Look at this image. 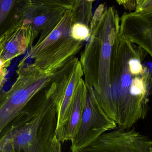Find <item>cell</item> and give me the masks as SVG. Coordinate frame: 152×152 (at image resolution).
<instances>
[{
	"label": "cell",
	"mask_w": 152,
	"mask_h": 152,
	"mask_svg": "<svg viewBox=\"0 0 152 152\" xmlns=\"http://www.w3.org/2000/svg\"><path fill=\"white\" fill-rule=\"evenodd\" d=\"M146 54L142 48L120 35L113 45L110 85L114 121L117 127L131 129L148 114L151 92L152 64L144 63Z\"/></svg>",
	"instance_id": "1"
},
{
	"label": "cell",
	"mask_w": 152,
	"mask_h": 152,
	"mask_svg": "<svg viewBox=\"0 0 152 152\" xmlns=\"http://www.w3.org/2000/svg\"><path fill=\"white\" fill-rule=\"evenodd\" d=\"M4 37L3 34H2L0 35V57L4 50Z\"/></svg>",
	"instance_id": "18"
},
{
	"label": "cell",
	"mask_w": 152,
	"mask_h": 152,
	"mask_svg": "<svg viewBox=\"0 0 152 152\" xmlns=\"http://www.w3.org/2000/svg\"><path fill=\"white\" fill-rule=\"evenodd\" d=\"M120 35L152 56V9L125 12L120 18Z\"/></svg>",
	"instance_id": "8"
},
{
	"label": "cell",
	"mask_w": 152,
	"mask_h": 152,
	"mask_svg": "<svg viewBox=\"0 0 152 152\" xmlns=\"http://www.w3.org/2000/svg\"><path fill=\"white\" fill-rule=\"evenodd\" d=\"M87 88L83 78L79 81L72 98L68 118L56 129L55 136L61 143L72 140L79 128L86 98Z\"/></svg>",
	"instance_id": "11"
},
{
	"label": "cell",
	"mask_w": 152,
	"mask_h": 152,
	"mask_svg": "<svg viewBox=\"0 0 152 152\" xmlns=\"http://www.w3.org/2000/svg\"><path fill=\"white\" fill-rule=\"evenodd\" d=\"M83 77V72L79 61L72 70L69 80L62 93L57 106L56 129L64 125L68 118L72 98L79 81Z\"/></svg>",
	"instance_id": "12"
},
{
	"label": "cell",
	"mask_w": 152,
	"mask_h": 152,
	"mask_svg": "<svg viewBox=\"0 0 152 152\" xmlns=\"http://www.w3.org/2000/svg\"><path fill=\"white\" fill-rule=\"evenodd\" d=\"M136 2V8L139 7L145 1H147V0H135Z\"/></svg>",
	"instance_id": "20"
},
{
	"label": "cell",
	"mask_w": 152,
	"mask_h": 152,
	"mask_svg": "<svg viewBox=\"0 0 152 152\" xmlns=\"http://www.w3.org/2000/svg\"><path fill=\"white\" fill-rule=\"evenodd\" d=\"M2 34L4 36L5 42L0 60L7 68L10 66L12 60L24 54L33 46L35 40L39 35L34 29L30 21L25 19L12 22Z\"/></svg>",
	"instance_id": "9"
},
{
	"label": "cell",
	"mask_w": 152,
	"mask_h": 152,
	"mask_svg": "<svg viewBox=\"0 0 152 152\" xmlns=\"http://www.w3.org/2000/svg\"><path fill=\"white\" fill-rule=\"evenodd\" d=\"M68 10L51 0H16L10 16L14 21H30L41 39L54 28Z\"/></svg>",
	"instance_id": "6"
},
{
	"label": "cell",
	"mask_w": 152,
	"mask_h": 152,
	"mask_svg": "<svg viewBox=\"0 0 152 152\" xmlns=\"http://www.w3.org/2000/svg\"><path fill=\"white\" fill-rule=\"evenodd\" d=\"M54 85L27 107L13 121L0 141V152H50L55 136L57 107L53 98Z\"/></svg>",
	"instance_id": "2"
},
{
	"label": "cell",
	"mask_w": 152,
	"mask_h": 152,
	"mask_svg": "<svg viewBox=\"0 0 152 152\" xmlns=\"http://www.w3.org/2000/svg\"><path fill=\"white\" fill-rule=\"evenodd\" d=\"M116 1L120 5H125L130 2L131 0H116Z\"/></svg>",
	"instance_id": "19"
},
{
	"label": "cell",
	"mask_w": 152,
	"mask_h": 152,
	"mask_svg": "<svg viewBox=\"0 0 152 152\" xmlns=\"http://www.w3.org/2000/svg\"><path fill=\"white\" fill-rule=\"evenodd\" d=\"M50 152H62L61 143L54 137L52 142Z\"/></svg>",
	"instance_id": "16"
},
{
	"label": "cell",
	"mask_w": 152,
	"mask_h": 152,
	"mask_svg": "<svg viewBox=\"0 0 152 152\" xmlns=\"http://www.w3.org/2000/svg\"><path fill=\"white\" fill-rule=\"evenodd\" d=\"M16 0H0V35L2 29Z\"/></svg>",
	"instance_id": "14"
},
{
	"label": "cell",
	"mask_w": 152,
	"mask_h": 152,
	"mask_svg": "<svg viewBox=\"0 0 152 152\" xmlns=\"http://www.w3.org/2000/svg\"><path fill=\"white\" fill-rule=\"evenodd\" d=\"M120 18L113 7L96 9L90 24L101 42L97 84L93 90L100 105L109 118L114 121V113L110 85V66L112 47L120 35Z\"/></svg>",
	"instance_id": "4"
},
{
	"label": "cell",
	"mask_w": 152,
	"mask_h": 152,
	"mask_svg": "<svg viewBox=\"0 0 152 152\" xmlns=\"http://www.w3.org/2000/svg\"><path fill=\"white\" fill-rule=\"evenodd\" d=\"M8 68L3 67L0 69V88L4 84L6 76L8 73Z\"/></svg>",
	"instance_id": "17"
},
{
	"label": "cell",
	"mask_w": 152,
	"mask_h": 152,
	"mask_svg": "<svg viewBox=\"0 0 152 152\" xmlns=\"http://www.w3.org/2000/svg\"><path fill=\"white\" fill-rule=\"evenodd\" d=\"M70 35L75 41L87 42L91 36V29L85 24L80 22H75L70 28Z\"/></svg>",
	"instance_id": "13"
},
{
	"label": "cell",
	"mask_w": 152,
	"mask_h": 152,
	"mask_svg": "<svg viewBox=\"0 0 152 152\" xmlns=\"http://www.w3.org/2000/svg\"><path fill=\"white\" fill-rule=\"evenodd\" d=\"M74 23L71 10H68L54 28L43 38L38 39L21 61L34 59L43 53L67 46L74 40L70 35V28Z\"/></svg>",
	"instance_id": "10"
},
{
	"label": "cell",
	"mask_w": 152,
	"mask_h": 152,
	"mask_svg": "<svg viewBox=\"0 0 152 152\" xmlns=\"http://www.w3.org/2000/svg\"><path fill=\"white\" fill-rule=\"evenodd\" d=\"M86 98L79 128L71 141V152H79L102 134L117 127L99 104L92 88L87 87Z\"/></svg>",
	"instance_id": "5"
},
{
	"label": "cell",
	"mask_w": 152,
	"mask_h": 152,
	"mask_svg": "<svg viewBox=\"0 0 152 152\" xmlns=\"http://www.w3.org/2000/svg\"><path fill=\"white\" fill-rule=\"evenodd\" d=\"M54 4L66 8L69 10H72L74 7L76 0H51Z\"/></svg>",
	"instance_id": "15"
},
{
	"label": "cell",
	"mask_w": 152,
	"mask_h": 152,
	"mask_svg": "<svg viewBox=\"0 0 152 152\" xmlns=\"http://www.w3.org/2000/svg\"><path fill=\"white\" fill-rule=\"evenodd\" d=\"M79 152H152V141L134 128L117 127Z\"/></svg>",
	"instance_id": "7"
},
{
	"label": "cell",
	"mask_w": 152,
	"mask_h": 152,
	"mask_svg": "<svg viewBox=\"0 0 152 152\" xmlns=\"http://www.w3.org/2000/svg\"><path fill=\"white\" fill-rule=\"evenodd\" d=\"M58 72H46L34 63L20 61L16 80L10 88L0 96V141L7 134L13 121L29 103L51 85Z\"/></svg>",
	"instance_id": "3"
}]
</instances>
